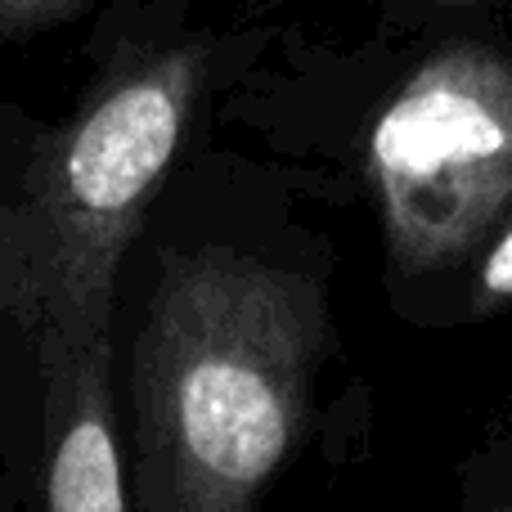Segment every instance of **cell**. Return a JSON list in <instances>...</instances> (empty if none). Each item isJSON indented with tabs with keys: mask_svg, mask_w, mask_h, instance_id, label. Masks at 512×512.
<instances>
[{
	"mask_svg": "<svg viewBox=\"0 0 512 512\" xmlns=\"http://www.w3.org/2000/svg\"><path fill=\"white\" fill-rule=\"evenodd\" d=\"M212 81V41L180 18L122 32L86 90L32 135L0 207V310L36 373L113 333L122 256L140 239Z\"/></svg>",
	"mask_w": 512,
	"mask_h": 512,
	"instance_id": "cell-1",
	"label": "cell"
},
{
	"mask_svg": "<svg viewBox=\"0 0 512 512\" xmlns=\"http://www.w3.org/2000/svg\"><path fill=\"white\" fill-rule=\"evenodd\" d=\"M306 315L279 274L162 252L131 360L135 495L144 512H256L297 441Z\"/></svg>",
	"mask_w": 512,
	"mask_h": 512,
	"instance_id": "cell-2",
	"label": "cell"
},
{
	"mask_svg": "<svg viewBox=\"0 0 512 512\" xmlns=\"http://www.w3.org/2000/svg\"><path fill=\"white\" fill-rule=\"evenodd\" d=\"M113 333L50 360L41 378V512H131L117 432Z\"/></svg>",
	"mask_w": 512,
	"mask_h": 512,
	"instance_id": "cell-3",
	"label": "cell"
},
{
	"mask_svg": "<svg viewBox=\"0 0 512 512\" xmlns=\"http://www.w3.org/2000/svg\"><path fill=\"white\" fill-rule=\"evenodd\" d=\"M504 144L508 126L477 90L459 77H423L382 113L373 131V167L400 194L472 162H490Z\"/></svg>",
	"mask_w": 512,
	"mask_h": 512,
	"instance_id": "cell-4",
	"label": "cell"
},
{
	"mask_svg": "<svg viewBox=\"0 0 512 512\" xmlns=\"http://www.w3.org/2000/svg\"><path fill=\"white\" fill-rule=\"evenodd\" d=\"M95 0H0V50L27 45L63 23H77Z\"/></svg>",
	"mask_w": 512,
	"mask_h": 512,
	"instance_id": "cell-5",
	"label": "cell"
},
{
	"mask_svg": "<svg viewBox=\"0 0 512 512\" xmlns=\"http://www.w3.org/2000/svg\"><path fill=\"white\" fill-rule=\"evenodd\" d=\"M486 288H490V292H512V230H508V239L495 248V256H490V265H486Z\"/></svg>",
	"mask_w": 512,
	"mask_h": 512,
	"instance_id": "cell-6",
	"label": "cell"
},
{
	"mask_svg": "<svg viewBox=\"0 0 512 512\" xmlns=\"http://www.w3.org/2000/svg\"><path fill=\"white\" fill-rule=\"evenodd\" d=\"M0 512H5V508H0Z\"/></svg>",
	"mask_w": 512,
	"mask_h": 512,
	"instance_id": "cell-7",
	"label": "cell"
}]
</instances>
